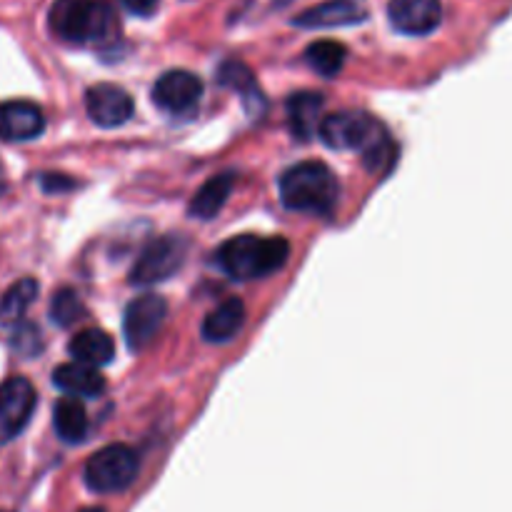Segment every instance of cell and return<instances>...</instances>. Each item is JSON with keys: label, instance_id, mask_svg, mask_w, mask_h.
<instances>
[{"label": "cell", "instance_id": "6da1fadb", "mask_svg": "<svg viewBox=\"0 0 512 512\" xmlns=\"http://www.w3.org/2000/svg\"><path fill=\"white\" fill-rule=\"evenodd\" d=\"M320 140L333 150H360L370 173H383L393 165L395 145L383 125L363 110H340L325 115L318 128Z\"/></svg>", "mask_w": 512, "mask_h": 512}, {"label": "cell", "instance_id": "7a4b0ae2", "mask_svg": "<svg viewBox=\"0 0 512 512\" xmlns=\"http://www.w3.org/2000/svg\"><path fill=\"white\" fill-rule=\"evenodd\" d=\"M280 200L288 210L310 215H330L338 205L340 183L333 170L318 160H305L280 175Z\"/></svg>", "mask_w": 512, "mask_h": 512}, {"label": "cell", "instance_id": "3957f363", "mask_svg": "<svg viewBox=\"0 0 512 512\" xmlns=\"http://www.w3.org/2000/svg\"><path fill=\"white\" fill-rule=\"evenodd\" d=\"M288 255L290 245L285 238L235 235L220 245L215 263L233 280H258L283 268Z\"/></svg>", "mask_w": 512, "mask_h": 512}, {"label": "cell", "instance_id": "277c9868", "mask_svg": "<svg viewBox=\"0 0 512 512\" xmlns=\"http://www.w3.org/2000/svg\"><path fill=\"white\" fill-rule=\"evenodd\" d=\"M48 23L60 40L75 45L103 43L115 35V13L105 0H55Z\"/></svg>", "mask_w": 512, "mask_h": 512}, {"label": "cell", "instance_id": "5b68a950", "mask_svg": "<svg viewBox=\"0 0 512 512\" xmlns=\"http://www.w3.org/2000/svg\"><path fill=\"white\" fill-rule=\"evenodd\" d=\"M83 478L93 493H123L138 478V455L128 445H108V448L90 455Z\"/></svg>", "mask_w": 512, "mask_h": 512}, {"label": "cell", "instance_id": "8992f818", "mask_svg": "<svg viewBox=\"0 0 512 512\" xmlns=\"http://www.w3.org/2000/svg\"><path fill=\"white\" fill-rule=\"evenodd\" d=\"M185 253H188V245L180 235H165V238L153 240L130 270V283L155 285L173 278L183 265Z\"/></svg>", "mask_w": 512, "mask_h": 512}, {"label": "cell", "instance_id": "52a82bcc", "mask_svg": "<svg viewBox=\"0 0 512 512\" xmlns=\"http://www.w3.org/2000/svg\"><path fill=\"white\" fill-rule=\"evenodd\" d=\"M35 403H38V395L28 378L15 375L0 383V445L15 440L28 428Z\"/></svg>", "mask_w": 512, "mask_h": 512}, {"label": "cell", "instance_id": "ba28073f", "mask_svg": "<svg viewBox=\"0 0 512 512\" xmlns=\"http://www.w3.org/2000/svg\"><path fill=\"white\" fill-rule=\"evenodd\" d=\"M203 98V80L190 70H168L153 85V103L168 115H190Z\"/></svg>", "mask_w": 512, "mask_h": 512}, {"label": "cell", "instance_id": "9c48e42d", "mask_svg": "<svg viewBox=\"0 0 512 512\" xmlns=\"http://www.w3.org/2000/svg\"><path fill=\"white\" fill-rule=\"evenodd\" d=\"M165 318H168V303L160 295L148 293L135 298L123 315V333L130 350H143L145 345L153 343Z\"/></svg>", "mask_w": 512, "mask_h": 512}, {"label": "cell", "instance_id": "30bf717a", "mask_svg": "<svg viewBox=\"0 0 512 512\" xmlns=\"http://www.w3.org/2000/svg\"><path fill=\"white\" fill-rule=\"evenodd\" d=\"M85 110L88 118L100 128H120L133 118V98L128 90L113 83H98L85 93Z\"/></svg>", "mask_w": 512, "mask_h": 512}, {"label": "cell", "instance_id": "8fae6325", "mask_svg": "<svg viewBox=\"0 0 512 512\" xmlns=\"http://www.w3.org/2000/svg\"><path fill=\"white\" fill-rule=\"evenodd\" d=\"M388 18L405 35H428L443 20L440 0H390Z\"/></svg>", "mask_w": 512, "mask_h": 512}, {"label": "cell", "instance_id": "7c38bea8", "mask_svg": "<svg viewBox=\"0 0 512 512\" xmlns=\"http://www.w3.org/2000/svg\"><path fill=\"white\" fill-rule=\"evenodd\" d=\"M365 18H368L365 0H325L315 8H308L305 13L295 15L293 23L305 30H323L363 23Z\"/></svg>", "mask_w": 512, "mask_h": 512}, {"label": "cell", "instance_id": "4fadbf2b", "mask_svg": "<svg viewBox=\"0 0 512 512\" xmlns=\"http://www.w3.org/2000/svg\"><path fill=\"white\" fill-rule=\"evenodd\" d=\"M45 130L43 110L28 100L0 103V138L3 140H35Z\"/></svg>", "mask_w": 512, "mask_h": 512}, {"label": "cell", "instance_id": "5bb4252c", "mask_svg": "<svg viewBox=\"0 0 512 512\" xmlns=\"http://www.w3.org/2000/svg\"><path fill=\"white\" fill-rule=\"evenodd\" d=\"M68 353L73 358V363L88 365V368H103L110 360L115 358V343L105 330L88 328L80 330L68 345Z\"/></svg>", "mask_w": 512, "mask_h": 512}, {"label": "cell", "instance_id": "9a60e30c", "mask_svg": "<svg viewBox=\"0 0 512 512\" xmlns=\"http://www.w3.org/2000/svg\"><path fill=\"white\" fill-rule=\"evenodd\" d=\"M53 383L73 398H98L105 390V378L95 368L80 363H65L53 370Z\"/></svg>", "mask_w": 512, "mask_h": 512}, {"label": "cell", "instance_id": "2e32d148", "mask_svg": "<svg viewBox=\"0 0 512 512\" xmlns=\"http://www.w3.org/2000/svg\"><path fill=\"white\" fill-rule=\"evenodd\" d=\"M245 323V305L240 298H228L218 308L210 310L208 318L203 320V338L208 343H228L240 333Z\"/></svg>", "mask_w": 512, "mask_h": 512}, {"label": "cell", "instance_id": "e0dca14e", "mask_svg": "<svg viewBox=\"0 0 512 512\" xmlns=\"http://www.w3.org/2000/svg\"><path fill=\"white\" fill-rule=\"evenodd\" d=\"M218 80L225 85V88H230L233 93H238L240 98H243L245 108H248L250 115H255V118H258V115L263 113L265 95H263V90H260L255 75L248 70V65L238 63V60H228V63L220 65Z\"/></svg>", "mask_w": 512, "mask_h": 512}, {"label": "cell", "instance_id": "ac0fdd59", "mask_svg": "<svg viewBox=\"0 0 512 512\" xmlns=\"http://www.w3.org/2000/svg\"><path fill=\"white\" fill-rule=\"evenodd\" d=\"M323 95L313 90H300L288 98V123L295 138L308 140L323 120Z\"/></svg>", "mask_w": 512, "mask_h": 512}, {"label": "cell", "instance_id": "d6986e66", "mask_svg": "<svg viewBox=\"0 0 512 512\" xmlns=\"http://www.w3.org/2000/svg\"><path fill=\"white\" fill-rule=\"evenodd\" d=\"M53 425L60 440L83 443L85 435H88V413H85L83 400L73 398V395L60 398L53 410Z\"/></svg>", "mask_w": 512, "mask_h": 512}, {"label": "cell", "instance_id": "ffe728a7", "mask_svg": "<svg viewBox=\"0 0 512 512\" xmlns=\"http://www.w3.org/2000/svg\"><path fill=\"white\" fill-rule=\"evenodd\" d=\"M230 193H233V175H213V178H210L208 183H203V188L193 195V200H190V215L200 220L215 218V215L225 208Z\"/></svg>", "mask_w": 512, "mask_h": 512}, {"label": "cell", "instance_id": "44dd1931", "mask_svg": "<svg viewBox=\"0 0 512 512\" xmlns=\"http://www.w3.org/2000/svg\"><path fill=\"white\" fill-rule=\"evenodd\" d=\"M35 298H38V283L33 278H23L10 285L3 298H0V325L8 328V325L20 323Z\"/></svg>", "mask_w": 512, "mask_h": 512}, {"label": "cell", "instance_id": "7402d4cb", "mask_svg": "<svg viewBox=\"0 0 512 512\" xmlns=\"http://www.w3.org/2000/svg\"><path fill=\"white\" fill-rule=\"evenodd\" d=\"M345 58H348V50H345L343 43H335V40H318V43L308 45V50H305V63L323 78H335L343 70Z\"/></svg>", "mask_w": 512, "mask_h": 512}, {"label": "cell", "instance_id": "603a6c76", "mask_svg": "<svg viewBox=\"0 0 512 512\" xmlns=\"http://www.w3.org/2000/svg\"><path fill=\"white\" fill-rule=\"evenodd\" d=\"M85 315L83 300L78 298V293L70 288L58 290L53 295V303H50V318H53L55 325L60 328H70L75 320H80Z\"/></svg>", "mask_w": 512, "mask_h": 512}, {"label": "cell", "instance_id": "cb8c5ba5", "mask_svg": "<svg viewBox=\"0 0 512 512\" xmlns=\"http://www.w3.org/2000/svg\"><path fill=\"white\" fill-rule=\"evenodd\" d=\"M158 3L160 0H123L125 8H128L133 15H140V18L153 15L155 10H158Z\"/></svg>", "mask_w": 512, "mask_h": 512}, {"label": "cell", "instance_id": "d4e9b609", "mask_svg": "<svg viewBox=\"0 0 512 512\" xmlns=\"http://www.w3.org/2000/svg\"><path fill=\"white\" fill-rule=\"evenodd\" d=\"M80 512H105V510H100V508H85V510H80Z\"/></svg>", "mask_w": 512, "mask_h": 512}, {"label": "cell", "instance_id": "484cf974", "mask_svg": "<svg viewBox=\"0 0 512 512\" xmlns=\"http://www.w3.org/2000/svg\"><path fill=\"white\" fill-rule=\"evenodd\" d=\"M290 0H275V5H280V8H283V5H288Z\"/></svg>", "mask_w": 512, "mask_h": 512}, {"label": "cell", "instance_id": "4316f807", "mask_svg": "<svg viewBox=\"0 0 512 512\" xmlns=\"http://www.w3.org/2000/svg\"><path fill=\"white\" fill-rule=\"evenodd\" d=\"M0 193H3V185H0Z\"/></svg>", "mask_w": 512, "mask_h": 512}]
</instances>
